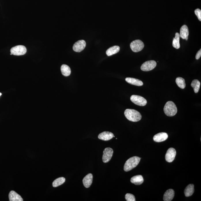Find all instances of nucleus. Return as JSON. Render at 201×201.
<instances>
[{"mask_svg":"<svg viewBox=\"0 0 201 201\" xmlns=\"http://www.w3.org/2000/svg\"><path fill=\"white\" fill-rule=\"evenodd\" d=\"M125 115L128 120L133 122H137L142 119L140 112L135 110L127 109L125 111Z\"/></svg>","mask_w":201,"mask_h":201,"instance_id":"nucleus-1","label":"nucleus"},{"mask_svg":"<svg viewBox=\"0 0 201 201\" xmlns=\"http://www.w3.org/2000/svg\"><path fill=\"white\" fill-rule=\"evenodd\" d=\"M164 111L166 116L172 117L174 116L177 113V109L174 102L171 101H169L165 105Z\"/></svg>","mask_w":201,"mask_h":201,"instance_id":"nucleus-2","label":"nucleus"},{"mask_svg":"<svg viewBox=\"0 0 201 201\" xmlns=\"http://www.w3.org/2000/svg\"><path fill=\"white\" fill-rule=\"evenodd\" d=\"M141 158L138 157H130L128 159L124 166V170L128 172L136 167L140 162Z\"/></svg>","mask_w":201,"mask_h":201,"instance_id":"nucleus-3","label":"nucleus"},{"mask_svg":"<svg viewBox=\"0 0 201 201\" xmlns=\"http://www.w3.org/2000/svg\"><path fill=\"white\" fill-rule=\"evenodd\" d=\"M130 48L134 52H140L144 47V44L141 40H137L132 42L130 45Z\"/></svg>","mask_w":201,"mask_h":201,"instance_id":"nucleus-4","label":"nucleus"},{"mask_svg":"<svg viewBox=\"0 0 201 201\" xmlns=\"http://www.w3.org/2000/svg\"><path fill=\"white\" fill-rule=\"evenodd\" d=\"M10 51L11 53L14 55H23L26 53L27 48L24 46L19 45L12 47Z\"/></svg>","mask_w":201,"mask_h":201,"instance_id":"nucleus-5","label":"nucleus"},{"mask_svg":"<svg viewBox=\"0 0 201 201\" xmlns=\"http://www.w3.org/2000/svg\"><path fill=\"white\" fill-rule=\"evenodd\" d=\"M130 100L134 104L140 106H145L147 103L145 98L139 95H132L130 97Z\"/></svg>","mask_w":201,"mask_h":201,"instance_id":"nucleus-6","label":"nucleus"},{"mask_svg":"<svg viewBox=\"0 0 201 201\" xmlns=\"http://www.w3.org/2000/svg\"><path fill=\"white\" fill-rule=\"evenodd\" d=\"M157 66V63L154 61H149L144 63L141 66V69L143 71H151Z\"/></svg>","mask_w":201,"mask_h":201,"instance_id":"nucleus-7","label":"nucleus"},{"mask_svg":"<svg viewBox=\"0 0 201 201\" xmlns=\"http://www.w3.org/2000/svg\"><path fill=\"white\" fill-rule=\"evenodd\" d=\"M113 151L111 148H107L103 151L102 161L104 163H107L110 160L113 155Z\"/></svg>","mask_w":201,"mask_h":201,"instance_id":"nucleus-8","label":"nucleus"},{"mask_svg":"<svg viewBox=\"0 0 201 201\" xmlns=\"http://www.w3.org/2000/svg\"><path fill=\"white\" fill-rule=\"evenodd\" d=\"M86 46L85 41L80 40L78 41L74 44L73 47V50L76 52H80L83 50Z\"/></svg>","mask_w":201,"mask_h":201,"instance_id":"nucleus-9","label":"nucleus"},{"mask_svg":"<svg viewBox=\"0 0 201 201\" xmlns=\"http://www.w3.org/2000/svg\"><path fill=\"white\" fill-rule=\"evenodd\" d=\"M176 155V151L173 148H170L168 150L166 155V159L168 162H172L174 160Z\"/></svg>","mask_w":201,"mask_h":201,"instance_id":"nucleus-10","label":"nucleus"},{"mask_svg":"<svg viewBox=\"0 0 201 201\" xmlns=\"http://www.w3.org/2000/svg\"><path fill=\"white\" fill-rule=\"evenodd\" d=\"M168 138V135L166 133L161 132L156 134L153 137V139L157 142H161L164 141Z\"/></svg>","mask_w":201,"mask_h":201,"instance_id":"nucleus-11","label":"nucleus"},{"mask_svg":"<svg viewBox=\"0 0 201 201\" xmlns=\"http://www.w3.org/2000/svg\"><path fill=\"white\" fill-rule=\"evenodd\" d=\"M114 136L113 134L110 132H104L100 134L98 138L102 140L108 141L112 139Z\"/></svg>","mask_w":201,"mask_h":201,"instance_id":"nucleus-12","label":"nucleus"},{"mask_svg":"<svg viewBox=\"0 0 201 201\" xmlns=\"http://www.w3.org/2000/svg\"><path fill=\"white\" fill-rule=\"evenodd\" d=\"M175 192L173 189H170L166 191L164 194L163 200L164 201H171L174 197Z\"/></svg>","mask_w":201,"mask_h":201,"instance_id":"nucleus-13","label":"nucleus"},{"mask_svg":"<svg viewBox=\"0 0 201 201\" xmlns=\"http://www.w3.org/2000/svg\"><path fill=\"white\" fill-rule=\"evenodd\" d=\"M93 175L92 174H88L84 178L83 183L86 188H89L93 183Z\"/></svg>","mask_w":201,"mask_h":201,"instance_id":"nucleus-14","label":"nucleus"},{"mask_svg":"<svg viewBox=\"0 0 201 201\" xmlns=\"http://www.w3.org/2000/svg\"><path fill=\"white\" fill-rule=\"evenodd\" d=\"M189 35V29L186 25H184L181 27L180 31V37L187 40Z\"/></svg>","mask_w":201,"mask_h":201,"instance_id":"nucleus-15","label":"nucleus"},{"mask_svg":"<svg viewBox=\"0 0 201 201\" xmlns=\"http://www.w3.org/2000/svg\"><path fill=\"white\" fill-rule=\"evenodd\" d=\"M9 200L10 201H23L22 198L21 197L15 192L14 191H10L9 195Z\"/></svg>","mask_w":201,"mask_h":201,"instance_id":"nucleus-16","label":"nucleus"},{"mask_svg":"<svg viewBox=\"0 0 201 201\" xmlns=\"http://www.w3.org/2000/svg\"><path fill=\"white\" fill-rule=\"evenodd\" d=\"M125 81L130 84L137 86H142L143 84V82L139 79L132 78H127L125 79Z\"/></svg>","mask_w":201,"mask_h":201,"instance_id":"nucleus-17","label":"nucleus"},{"mask_svg":"<svg viewBox=\"0 0 201 201\" xmlns=\"http://www.w3.org/2000/svg\"><path fill=\"white\" fill-rule=\"evenodd\" d=\"M130 181L135 185H140L143 183L144 180L141 175H137L132 177Z\"/></svg>","mask_w":201,"mask_h":201,"instance_id":"nucleus-18","label":"nucleus"},{"mask_svg":"<svg viewBox=\"0 0 201 201\" xmlns=\"http://www.w3.org/2000/svg\"><path fill=\"white\" fill-rule=\"evenodd\" d=\"M194 185L193 184H190L185 188L184 190V194L185 196L188 197L193 195L194 192Z\"/></svg>","mask_w":201,"mask_h":201,"instance_id":"nucleus-19","label":"nucleus"},{"mask_svg":"<svg viewBox=\"0 0 201 201\" xmlns=\"http://www.w3.org/2000/svg\"><path fill=\"white\" fill-rule=\"evenodd\" d=\"M120 47L119 46H115L108 48L106 51V54L108 56H111L119 52Z\"/></svg>","mask_w":201,"mask_h":201,"instance_id":"nucleus-20","label":"nucleus"},{"mask_svg":"<svg viewBox=\"0 0 201 201\" xmlns=\"http://www.w3.org/2000/svg\"><path fill=\"white\" fill-rule=\"evenodd\" d=\"M61 71L62 75L65 76H69L71 74V69L68 66L63 65L61 67Z\"/></svg>","mask_w":201,"mask_h":201,"instance_id":"nucleus-21","label":"nucleus"},{"mask_svg":"<svg viewBox=\"0 0 201 201\" xmlns=\"http://www.w3.org/2000/svg\"><path fill=\"white\" fill-rule=\"evenodd\" d=\"M180 34L178 33H175V37L173 40L172 46L176 49H179L180 48Z\"/></svg>","mask_w":201,"mask_h":201,"instance_id":"nucleus-22","label":"nucleus"},{"mask_svg":"<svg viewBox=\"0 0 201 201\" xmlns=\"http://www.w3.org/2000/svg\"><path fill=\"white\" fill-rule=\"evenodd\" d=\"M191 85L192 87L193 88L195 93H198L200 88V82L199 80L197 79H194L193 80Z\"/></svg>","mask_w":201,"mask_h":201,"instance_id":"nucleus-23","label":"nucleus"},{"mask_svg":"<svg viewBox=\"0 0 201 201\" xmlns=\"http://www.w3.org/2000/svg\"><path fill=\"white\" fill-rule=\"evenodd\" d=\"M175 82L179 87L183 89L185 88L186 84H185V80L183 78L178 77L176 78Z\"/></svg>","mask_w":201,"mask_h":201,"instance_id":"nucleus-24","label":"nucleus"},{"mask_svg":"<svg viewBox=\"0 0 201 201\" xmlns=\"http://www.w3.org/2000/svg\"><path fill=\"white\" fill-rule=\"evenodd\" d=\"M65 178L61 177L58 178L55 180L52 183V186L54 187L60 186L65 182Z\"/></svg>","mask_w":201,"mask_h":201,"instance_id":"nucleus-25","label":"nucleus"},{"mask_svg":"<svg viewBox=\"0 0 201 201\" xmlns=\"http://www.w3.org/2000/svg\"><path fill=\"white\" fill-rule=\"evenodd\" d=\"M125 198L127 201H135V197L132 194L127 193L125 195Z\"/></svg>","mask_w":201,"mask_h":201,"instance_id":"nucleus-26","label":"nucleus"},{"mask_svg":"<svg viewBox=\"0 0 201 201\" xmlns=\"http://www.w3.org/2000/svg\"><path fill=\"white\" fill-rule=\"evenodd\" d=\"M196 15L198 17V20L201 21V10L199 9H197L194 11Z\"/></svg>","mask_w":201,"mask_h":201,"instance_id":"nucleus-27","label":"nucleus"},{"mask_svg":"<svg viewBox=\"0 0 201 201\" xmlns=\"http://www.w3.org/2000/svg\"><path fill=\"white\" fill-rule=\"evenodd\" d=\"M201 50H200L198 51V52H197L196 55V59L197 60H198L201 57Z\"/></svg>","mask_w":201,"mask_h":201,"instance_id":"nucleus-28","label":"nucleus"},{"mask_svg":"<svg viewBox=\"0 0 201 201\" xmlns=\"http://www.w3.org/2000/svg\"><path fill=\"white\" fill-rule=\"evenodd\" d=\"M1 95H2V93H0V96H1Z\"/></svg>","mask_w":201,"mask_h":201,"instance_id":"nucleus-29","label":"nucleus"}]
</instances>
